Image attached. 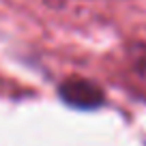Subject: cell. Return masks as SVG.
<instances>
[{
    "mask_svg": "<svg viewBox=\"0 0 146 146\" xmlns=\"http://www.w3.org/2000/svg\"><path fill=\"white\" fill-rule=\"evenodd\" d=\"M60 99L75 110H97L105 101V92L99 84L84 78H69L58 88Z\"/></svg>",
    "mask_w": 146,
    "mask_h": 146,
    "instance_id": "1",
    "label": "cell"
},
{
    "mask_svg": "<svg viewBox=\"0 0 146 146\" xmlns=\"http://www.w3.org/2000/svg\"><path fill=\"white\" fill-rule=\"evenodd\" d=\"M140 73H142V78L146 80V56L140 60Z\"/></svg>",
    "mask_w": 146,
    "mask_h": 146,
    "instance_id": "2",
    "label": "cell"
}]
</instances>
